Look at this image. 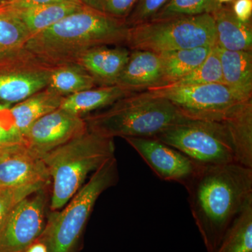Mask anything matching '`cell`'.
<instances>
[{
  "mask_svg": "<svg viewBox=\"0 0 252 252\" xmlns=\"http://www.w3.org/2000/svg\"><path fill=\"white\" fill-rule=\"evenodd\" d=\"M185 189L207 252H216L225 233L252 200V168L236 162L200 166Z\"/></svg>",
  "mask_w": 252,
  "mask_h": 252,
  "instance_id": "obj_1",
  "label": "cell"
},
{
  "mask_svg": "<svg viewBox=\"0 0 252 252\" xmlns=\"http://www.w3.org/2000/svg\"><path fill=\"white\" fill-rule=\"evenodd\" d=\"M128 28L124 20L84 6L32 35L24 47L46 64L56 67L75 63L94 48L124 45Z\"/></svg>",
  "mask_w": 252,
  "mask_h": 252,
  "instance_id": "obj_2",
  "label": "cell"
},
{
  "mask_svg": "<svg viewBox=\"0 0 252 252\" xmlns=\"http://www.w3.org/2000/svg\"><path fill=\"white\" fill-rule=\"evenodd\" d=\"M84 119L88 130L112 139L154 137L189 119L170 101L146 91L126 96Z\"/></svg>",
  "mask_w": 252,
  "mask_h": 252,
  "instance_id": "obj_3",
  "label": "cell"
},
{
  "mask_svg": "<svg viewBox=\"0 0 252 252\" xmlns=\"http://www.w3.org/2000/svg\"><path fill=\"white\" fill-rule=\"evenodd\" d=\"M114 139L86 131L43 156L53 180L51 208L59 211L84 185L88 175L114 157Z\"/></svg>",
  "mask_w": 252,
  "mask_h": 252,
  "instance_id": "obj_4",
  "label": "cell"
},
{
  "mask_svg": "<svg viewBox=\"0 0 252 252\" xmlns=\"http://www.w3.org/2000/svg\"><path fill=\"white\" fill-rule=\"evenodd\" d=\"M117 162L113 157L97 168L90 180L64 205L51 215L39 241L48 252H73L99 195L117 184Z\"/></svg>",
  "mask_w": 252,
  "mask_h": 252,
  "instance_id": "obj_5",
  "label": "cell"
},
{
  "mask_svg": "<svg viewBox=\"0 0 252 252\" xmlns=\"http://www.w3.org/2000/svg\"><path fill=\"white\" fill-rule=\"evenodd\" d=\"M124 45L157 54L215 46V22L210 14L149 20L128 28Z\"/></svg>",
  "mask_w": 252,
  "mask_h": 252,
  "instance_id": "obj_6",
  "label": "cell"
},
{
  "mask_svg": "<svg viewBox=\"0 0 252 252\" xmlns=\"http://www.w3.org/2000/svg\"><path fill=\"white\" fill-rule=\"evenodd\" d=\"M154 138L177 149L200 166L236 162L229 132L222 122L187 119Z\"/></svg>",
  "mask_w": 252,
  "mask_h": 252,
  "instance_id": "obj_7",
  "label": "cell"
},
{
  "mask_svg": "<svg viewBox=\"0 0 252 252\" xmlns=\"http://www.w3.org/2000/svg\"><path fill=\"white\" fill-rule=\"evenodd\" d=\"M172 102L187 119L222 122L239 104L248 100L223 83L152 88L145 91Z\"/></svg>",
  "mask_w": 252,
  "mask_h": 252,
  "instance_id": "obj_8",
  "label": "cell"
},
{
  "mask_svg": "<svg viewBox=\"0 0 252 252\" xmlns=\"http://www.w3.org/2000/svg\"><path fill=\"white\" fill-rule=\"evenodd\" d=\"M53 67L25 47L0 54V102L11 106L45 89Z\"/></svg>",
  "mask_w": 252,
  "mask_h": 252,
  "instance_id": "obj_9",
  "label": "cell"
},
{
  "mask_svg": "<svg viewBox=\"0 0 252 252\" xmlns=\"http://www.w3.org/2000/svg\"><path fill=\"white\" fill-rule=\"evenodd\" d=\"M45 188L14 207L0 228V252H26L40 238L46 226Z\"/></svg>",
  "mask_w": 252,
  "mask_h": 252,
  "instance_id": "obj_10",
  "label": "cell"
},
{
  "mask_svg": "<svg viewBox=\"0 0 252 252\" xmlns=\"http://www.w3.org/2000/svg\"><path fill=\"white\" fill-rule=\"evenodd\" d=\"M124 140L162 180L186 187L200 168V165L185 154L154 137H126Z\"/></svg>",
  "mask_w": 252,
  "mask_h": 252,
  "instance_id": "obj_11",
  "label": "cell"
},
{
  "mask_svg": "<svg viewBox=\"0 0 252 252\" xmlns=\"http://www.w3.org/2000/svg\"><path fill=\"white\" fill-rule=\"evenodd\" d=\"M87 130L84 117L59 108L38 119L23 137L28 148L43 157Z\"/></svg>",
  "mask_w": 252,
  "mask_h": 252,
  "instance_id": "obj_12",
  "label": "cell"
},
{
  "mask_svg": "<svg viewBox=\"0 0 252 252\" xmlns=\"http://www.w3.org/2000/svg\"><path fill=\"white\" fill-rule=\"evenodd\" d=\"M51 179L43 157L26 144L0 154V187L48 184Z\"/></svg>",
  "mask_w": 252,
  "mask_h": 252,
  "instance_id": "obj_13",
  "label": "cell"
},
{
  "mask_svg": "<svg viewBox=\"0 0 252 252\" xmlns=\"http://www.w3.org/2000/svg\"><path fill=\"white\" fill-rule=\"evenodd\" d=\"M161 56L144 50H131L128 61L116 85L134 93L163 86Z\"/></svg>",
  "mask_w": 252,
  "mask_h": 252,
  "instance_id": "obj_14",
  "label": "cell"
},
{
  "mask_svg": "<svg viewBox=\"0 0 252 252\" xmlns=\"http://www.w3.org/2000/svg\"><path fill=\"white\" fill-rule=\"evenodd\" d=\"M130 51L125 46H98L84 53L75 63L94 78L97 86L116 85Z\"/></svg>",
  "mask_w": 252,
  "mask_h": 252,
  "instance_id": "obj_15",
  "label": "cell"
},
{
  "mask_svg": "<svg viewBox=\"0 0 252 252\" xmlns=\"http://www.w3.org/2000/svg\"><path fill=\"white\" fill-rule=\"evenodd\" d=\"M11 10L28 28L32 35L53 26L68 15L77 12L84 7L77 3L33 5L11 1L4 4Z\"/></svg>",
  "mask_w": 252,
  "mask_h": 252,
  "instance_id": "obj_16",
  "label": "cell"
},
{
  "mask_svg": "<svg viewBox=\"0 0 252 252\" xmlns=\"http://www.w3.org/2000/svg\"><path fill=\"white\" fill-rule=\"evenodd\" d=\"M215 22V46L232 51H252V23H243L232 9L221 5L212 14Z\"/></svg>",
  "mask_w": 252,
  "mask_h": 252,
  "instance_id": "obj_17",
  "label": "cell"
},
{
  "mask_svg": "<svg viewBox=\"0 0 252 252\" xmlns=\"http://www.w3.org/2000/svg\"><path fill=\"white\" fill-rule=\"evenodd\" d=\"M229 132L237 163L252 168V100L239 104L222 121Z\"/></svg>",
  "mask_w": 252,
  "mask_h": 252,
  "instance_id": "obj_18",
  "label": "cell"
},
{
  "mask_svg": "<svg viewBox=\"0 0 252 252\" xmlns=\"http://www.w3.org/2000/svg\"><path fill=\"white\" fill-rule=\"evenodd\" d=\"M64 96L47 86L9 109L15 126L21 134L38 119L61 107Z\"/></svg>",
  "mask_w": 252,
  "mask_h": 252,
  "instance_id": "obj_19",
  "label": "cell"
},
{
  "mask_svg": "<svg viewBox=\"0 0 252 252\" xmlns=\"http://www.w3.org/2000/svg\"><path fill=\"white\" fill-rule=\"evenodd\" d=\"M133 94L118 85L96 86L64 97L60 108L84 117L93 112L107 108L119 99Z\"/></svg>",
  "mask_w": 252,
  "mask_h": 252,
  "instance_id": "obj_20",
  "label": "cell"
},
{
  "mask_svg": "<svg viewBox=\"0 0 252 252\" xmlns=\"http://www.w3.org/2000/svg\"><path fill=\"white\" fill-rule=\"evenodd\" d=\"M217 49L223 84L245 98L252 99V51H232L219 47Z\"/></svg>",
  "mask_w": 252,
  "mask_h": 252,
  "instance_id": "obj_21",
  "label": "cell"
},
{
  "mask_svg": "<svg viewBox=\"0 0 252 252\" xmlns=\"http://www.w3.org/2000/svg\"><path fill=\"white\" fill-rule=\"evenodd\" d=\"M212 46H199L159 54L163 67L164 84L162 86L173 84L193 72L207 59Z\"/></svg>",
  "mask_w": 252,
  "mask_h": 252,
  "instance_id": "obj_22",
  "label": "cell"
},
{
  "mask_svg": "<svg viewBox=\"0 0 252 252\" xmlns=\"http://www.w3.org/2000/svg\"><path fill=\"white\" fill-rule=\"evenodd\" d=\"M50 88L64 97L96 87L95 81L77 63H67L52 68Z\"/></svg>",
  "mask_w": 252,
  "mask_h": 252,
  "instance_id": "obj_23",
  "label": "cell"
},
{
  "mask_svg": "<svg viewBox=\"0 0 252 252\" xmlns=\"http://www.w3.org/2000/svg\"><path fill=\"white\" fill-rule=\"evenodd\" d=\"M216 252H252V200L225 233Z\"/></svg>",
  "mask_w": 252,
  "mask_h": 252,
  "instance_id": "obj_24",
  "label": "cell"
},
{
  "mask_svg": "<svg viewBox=\"0 0 252 252\" xmlns=\"http://www.w3.org/2000/svg\"><path fill=\"white\" fill-rule=\"evenodd\" d=\"M31 36L19 18L4 5L0 6V54L24 47Z\"/></svg>",
  "mask_w": 252,
  "mask_h": 252,
  "instance_id": "obj_25",
  "label": "cell"
},
{
  "mask_svg": "<svg viewBox=\"0 0 252 252\" xmlns=\"http://www.w3.org/2000/svg\"><path fill=\"white\" fill-rule=\"evenodd\" d=\"M216 83H223V78L218 49L215 45L212 46L207 59L199 67L185 77L167 86H196Z\"/></svg>",
  "mask_w": 252,
  "mask_h": 252,
  "instance_id": "obj_26",
  "label": "cell"
},
{
  "mask_svg": "<svg viewBox=\"0 0 252 252\" xmlns=\"http://www.w3.org/2000/svg\"><path fill=\"white\" fill-rule=\"evenodd\" d=\"M220 6L221 4H219L217 0H169L151 19L203 14H212Z\"/></svg>",
  "mask_w": 252,
  "mask_h": 252,
  "instance_id": "obj_27",
  "label": "cell"
},
{
  "mask_svg": "<svg viewBox=\"0 0 252 252\" xmlns=\"http://www.w3.org/2000/svg\"><path fill=\"white\" fill-rule=\"evenodd\" d=\"M46 183L0 188V228L15 207L23 199L45 188Z\"/></svg>",
  "mask_w": 252,
  "mask_h": 252,
  "instance_id": "obj_28",
  "label": "cell"
},
{
  "mask_svg": "<svg viewBox=\"0 0 252 252\" xmlns=\"http://www.w3.org/2000/svg\"><path fill=\"white\" fill-rule=\"evenodd\" d=\"M138 0H79L81 4L99 13L126 21Z\"/></svg>",
  "mask_w": 252,
  "mask_h": 252,
  "instance_id": "obj_29",
  "label": "cell"
},
{
  "mask_svg": "<svg viewBox=\"0 0 252 252\" xmlns=\"http://www.w3.org/2000/svg\"><path fill=\"white\" fill-rule=\"evenodd\" d=\"M9 109L0 112V154L26 144L23 135L15 126Z\"/></svg>",
  "mask_w": 252,
  "mask_h": 252,
  "instance_id": "obj_30",
  "label": "cell"
},
{
  "mask_svg": "<svg viewBox=\"0 0 252 252\" xmlns=\"http://www.w3.org/2000/svg\"><path fill=\"white\" fill-rule=\"evenodd\" d=\"M169 0H138L126 20L128 27L146 22L154 17Z\"/></svg>",
  "mask_w": 252,
  "mask_h": 252,
  "instance_id": "obj_31",
  "label": "cell"
},
{
  "mask_svg": "<svg viewBox=\"0 0 252 252\" xmlns=\"http://www.w3.org/2000/svg\"><path fill=\"white\" fill-rule=\"evenodd\" d=\"M232 11L235 17L241 22H251L252 0H234Z\"/></svg>",
  "mask_w": 252,
  "mask_h": 252,
  "instance_id": "obj_32",
  "label": "cell"
},
{
  "mask_svg": "<svg viewBox=\"0 0 252 252\" xmlns=\"http://www.w3.org/2000/svg\"><path fill=\"white\" fill-rule=\"evenodd\" d=\"M11 1H20V2L33 5L58 4V3L66 2V1H67L66 0H11Z\"/></svg>",
  "mask_w": 252,
  "mask_h": 252,
  "instance_id": "obj_33",
  "label": "cell"
},
{
  "mask_svg": "<svg viewBox=\"0 0 252 252\" xmlns=\"http://www.w3.org/2000/svg\"><path fill=\"white\" fill-rule=\"evenodd\" d=\"M26 252H48V250L45 244L37 240L31 245Z\"/></svg>",
  "mask_w": 252,
  "mask_h": 252,
  "instance_id": "obj_34",
  "label": "cell"
},
{
  "mask_svg": "<svg viewBox=\"0 0 252 252\" xmlns=\"http://www.w3.org/2000/svg\"><path fill=\"white\" fill-rule=\"evenodd\" d=\"M10 107H11V106L0 102V112H1V111L6 110V109H9Z\"/></svg>",
  "mask_w": 252,
  "mask_h": 252,
  "instance_id": "obj_35",
  "label": "cell"
},
{
  "mask_svg": "<svg viewBox=\"0 0 252 252\" xmlns=\"http://www.w3.org/2000/svg\"><path fill=\"white\" fill-rule=\"evenodd\" d=\"M217 1L219 4L223 5V4H225V3L231 2V1H234V0H217Z\"/></svg>",
  "mask_w": 252,
  "mask_h": 252,
  "instance_id": "obj_36",
  "label": "cell"
},
{
  "mask_svg": "<svg viewBox=\"0 0 252 252\" xmlns=\"http://www.w3.org/2000/svg\"><path fill=\"white\" fill-rule=\"evenodd\" d=\"M11 0H0V6H2L6 3L9 2Z\"/></svg>",
  "mask_w": 252,
  "mask_h": 252,
  "instance_id": "obj_37",
  "label": "cell"
},
{
  "mask_svg": "<svg viewBox=\"0 0 252 252\" xmlns=\"http://www.w3.org/2000/svg\"><path fill=\"white\" fill-rule=\"evenodd\" d=\"M66 1H70V2L77 3V4H81L79 0H66Z\"/></svg>",
  "mask_w": 252,
  "mask_h": 252,
  "instance_id": "obj_38",
  "label": "cell"
},
{
  "mask_svg": "<svg viewBox=\"0 0 252 252\" xmlns=\"http://www.w3.org/2000/svg\"><path fill=\"white\" fill-rule=\"evenodd\" d=\"M0 188H1V187H0Z\"/></svg>",
  "mask_w": 252,
  "mask_h": 252,
  "instance_id": "obj_39",
  "label": "cell"
}]
</instances>
